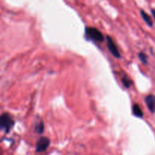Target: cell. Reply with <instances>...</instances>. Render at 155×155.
Instances as JSON below:
<instances>
[{
    "mask_svg": "<svg viewBox=\"0 0 155 155\" xmlns=\"http://www.w3.org/2000/svg\"><path fill=\"white\" fill-rule=\"evenodd\" d=\"M14 121L11 116L8 113H4L0 115V129L6 133H9L13 127Z\"/></svg>",
    "mask_w": 155,
    "mask_h": 155,
    "instance_id": "6da1fadb",
    "label": "cell"
},
{
    "mask_svg": "<svg viewBox=\"0 0 155 155\" xmlns=\"http://www.w3.org/2000/svg\"><path fill=\"white\" fill-rule=\"evenodd\" d=\"M85 36L88 38L95 42H98V43H101L103 42L104 39V35L102 34L100 30H99L95 27H86L85 28Z\"/></svg>",
    "mask_w": 155,
    "mask_h": 155,
    "instance_id": "7a4b0ae2",
    "label": "cell"
},
{
    "mask_svg": "<svg viewBox=\"0 0 155 155\" xmlns=\"http://www.w3.org/2000/svg\"><path fill=\"white\" fill-rule=\"evenodd\" d=\"M106 40H107V46H108V50L110 51V53L117 58H120V51L117 48L116 43L114 42L113 39L110 36H108L106 37Z\"/></svg>",
    "mask_w": 155,
    "mask_h": 155,
    "instance_id": "3957f363",
    "label": "cell"
},
{
    "mask_svg": "<svg viewBox=\"0 0 155 155\" xmlns=\"http://www.w3.org/2000/svg\"><path fill=\"white\" fill-rule=\"evenodd\" d=\"M50 144V140L47 137H42L38 140L36 144V152H43L49 148Z\"/></svg>",
    "mask_w": 155,
    "mask_h": 155,
    "instance_id": "277c9868",
    "label": "cell"
},
{
    "mask_svg": "<svg viewBox=\"0 0 155 155\" xmlns=\"http://www.w3.org/2000/svg\"><path fill=\"white\" fill-rule=\"evenodd\" d=\"M146 105L148 106L149 110L151 113L155 112V95H148L144 99Z\"/></svg>",
    "mask_w": 155,
    "mask_h": 155,
    "instance_id": "5b68a950",
    "label": "cell"
},
{
    "mask_svg": "<svg viewBox=\"0 0 155 155\" xmlns=\"http://www.w3.org/2000/svg\"><path fill=\"white\" fill-rule=\"evenodd\" d=\"M133 113L135 117H143V111L142 108H140V106L138 104H134L133 106Z\"/></svg>",
    "mask_w": 155,
    "mask_h": 155,
    "instance_id": "8992f818",
    "label": "cell"
},
{
    "mask_svg": "<svg viewBox=\"0 0 155 155\" xmlns=\"http://www.w3.org/2000/svg\"><path fill=\"white\" fill-rule=\"evenodd\" d=\"M141 15H142V19L144 20V22L146 23L149 27H152V26H153V22H152V20H151V17H150L146 12H144L143 10H142V11H141Z\"/></svg>",
    "mask_w": 155,
    "mask_h": 155,
    "instance_id": "52a82bcc",
    "label": "cell"
},
{
    "mask_svg": "<svg viewBox=\"0 0 155 155\" xmlns=\"http://www.w3.org/2000/svg\"><path fill=\"white\" fill-rule=\"evenodd\" d=\"M122 83L124 85V87H126V89L131 87V85H133V81L131 80V79L128 77L127 76H124L121 79Z\"/></svg>",
    "mask_w": 155,
    "mask_h": 155,
    "instance_id": "ba28073f",
    "label": "cell"
},
{
    "mask_svg": "<svg viewBox=\"0 0 155 155\" xmlns=\"http://www.w3.org/2000/svg\"><path fill=\"white\" fill-rule=\"evenodd\" d=\"M43 130H44V123H43V121L39 122L38 123L36 124L35 126V132L39 134H41L43 133Z\"/></svg>",
    "mask_w": 155,
    "mask_h": 155,
    "instance_id": "9c48e42d",
    "label": "cell"
},
{
    "mask_svg": "<svg viewBox=\"0 0 155 155\" xmlns=\"http://www.w3.org/2000/svg\"><path fill=\"white\" fill-rule=\"evenodd\" d=\"M139 58L140 61H142L143 64L148 63V57L143 52H140L139 54Z\"/></svg>",
    "mask_w": 155,
    "mask_h": 155,
    "instance_id": "30bf717a",
    "label": "cell"
},
{
    "mask_svg": "<svg viewBox=\"0 0 155 155\" xmlns=\"http://www.w3.org/2000/svg\"><path fill=\"white\" fill-rule=\"evenodd\" d=\"M151 13H152V14H153L154 18L155 19V10H151Z\"/></svg>",
    "mask_w": 155,
    "mask_h": 155,
    "instance_id": "8fae6325",
    "label": "cell"
}]
</instances>
